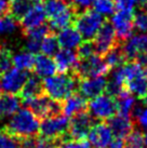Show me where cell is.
Here are the masks:
<instances>
[{
	"mask_svg": "<svg viewBox=\"0 0 147 148\" xmlns=\"http://www.w3.org/2000/svg\"><path fill=\"white\" fill-rule=\"evenodd\" d=\"M39 118L33 111L29 108H21L4 127V133L17 140L35 137L39 133Z\"/></svg>",
	"mask_w": 147,
	"mask_h": 148,
	"instance_id": "obj_1",
	"label": "cell"
},
{
	"mask_svg": "<svg viewBox=\"0 0 147 148\" xmlns=\"http://www.w3.org/2000/svg\"><path fill=\"white\" fill-rule=\"evenodd\" d=\"M77 86L78 79L73 74L53 75L42 81L43 93L51 99L61 103L75 93Z\"/></svg>",
	"mask_w": 147,
	"mask_h": 148,
	"instance_id": "obj_2",
	"label": "cell"
},
{
	"mask_svg": "<svg viewBox=\"0 0 147 148\" xmlns=\"http://www.w3.org/2000/svg\"><path fill=\"white\" fill-rule=\"evenodd\" d=\"M106 22L105 17L94 10L88 9L78 13L73 24L84 40H93L103 24Z\"/></svg>",
	"mask_w": 147,
	"mask_h": 148,
	"instance_id": "obj_3",
	"label": "cell"
},
{
	"mask_svg": "<svg viewBox=\"0 0 147 148\" xmlns=\"http://www.w3.org/2000/svg\"><path fill=\"white\" fill-rule=\"evenodd\" d=\"M109 66L107 65L103 56L98 54H93L90 58H79L76 68L71 74L77 79L92 78V77H100L105 76L109 73Z\"/></svg>",
	"mask_w": 147,
	"mask_h": 148,
	"instance_id": "obj_4",
	"label": "cell"
},
{
	"mask_svg": "<svg viewBox=\"0 0 147 148\" xmlns=\"http://www.w3.org/2000/svg\"><path fill=\"white\" fill-rule=\"evenodd\" d=\"M68 129H69L68 117H66L65 115H57L42 119L39 125V133L42 137L60 140L62 143L63 138L68 134Z\"/></svg>",
	"mask_w": 147,
	"mask_h": 148,
	"instance_id": "obj_5",
	"label": "cell"
},
{
	"mask_svg": "<svg viewBox=\"0 0 147 148\" xmlns=\"http://www.w3.org/2000/svg\"><path fill=\"white\" fill-rule=\"evenodd\" d=\"M25 106H27L39 119H45L47 117L61 115L62 103L51 99L45 93L38 95L32 99L22 102Z\"/></svg>",
	"mask_w": 147,
	"mask_h": 148,
	"instance_id": "obj_6",
	"label": "cell"
},
{
	"mask_svg": "<svg viewBox=\"0 0 147 148\" xmlns=\"http://www.w3.org/2000/svg\"><path fill=\"white\" fill-rule=\"evenodd\" d=\"M88 110L93 118H96L101 121L108 120L110 117L116 115V99L107 93H102L88 103Z\"/></svg>",
	"mask_w": 147,
	"mask_h": 148,
	"instance_id": "obj_7",
	"label": "cell"
},
{
	"mask_svg": "<svg viewBox=\"0 0 147 148\" xmlns=\"http://www.w3.org/2000/svg\"><path fill=\"white\" fill-rule=\"evenodd\" d=\"M133 17H134V9H127V10H118L111 16V23L118 41L124 42L132 36L134 30L133 25Z\"/></svg>",
	"mask_w": 147,
	"mask_h": 148,
	"instance_id": "obj_8",
	"label": "cell"
},
{
	"mask_svg": "<svg viewBox=\"0 0 147 148\" xmlns=\"http://www.w3.org/2000/svg\"><path fill=\"white\" fill-rule=\"evenodd\" d=\"M92 42H93L94 49H95V53L101 56H104L111 49H114L115 47L120 45L113 25L108 22H105L103 24V26L98 30V33L94 37Z\"/></svg>",
	"mask_w": 147,
	"mask_h": 148,
	"instance_id": "obj_9",
	"label": "cell"
},
{
	"mask_svg": "<svg viewBox=\"0 0 147 148\" xmlns=\"http://www.w3.org/2000/svg\"><path fill=\"white\" fill-rule=\"evenodd\" d=\"M28 77L29 74L25 70H21L17 68L9 69L8 71L1 74V77H0L1 90L4 91L5 93L19 94Z\"/></svg>",
	"mask_w": 147,
	"mask_h": 148,
	"instance_id": "obj_10",
	"label": "cell"
},
{
	"mask_svg": "<svg viewBox=\"0 0 147 148\" xmlns=\"http://www.w3.org/2000/svg\"><path fill=\"white\" fill-rule=\"evenodd\" d=\"M93 125V117L89 111H82L71 117L69 120L68 137L74 140H80L87 138L91 127Z\"/></svg>",
	"mask_w": 147,
	"mask_h": 148,
	"instance_id": "obj_11",
	"label": "cell"
},
{
	"mask_svg": "<svg viewBox=\"0 0 147 148\" xmlns=\"http://www.w3.org/2000/svg\"><path fill=\"white\" fill-rule=\"evenodd\" d=\"M114 134L107 122L100 121L91 127L88 138L92 148H107L113 140Z\"/></svg>",
	"mask_w": 147,
	"mask_h": 148,
	"instance_id": "obj_12",
	"label": "cell"
},
{
	"mask_svg": "<svg viewBox=\"0 0 147 148\" xmlns=\"http://www.w3.org/2000/svg\"><path fill=\"white\" fill-rule=\"evenodd\" d=\"M121 50L127 62L134 61L139 54H143L147 51V35L142 33L131 36L121 45Z\"/></svg>",
	"mask_w": 147,
	"mask_h": 148,
	"instance_id": "obj_13",
	"label": "cell"
},
{
	"mask_svg": "<svg viewBox=\"0 0 147 148\" xmlns=\"http://www.w3.org/2000/svg\"><path fill=\"white\" fill-rule=\"evenodd\" d=\"M107 80L105 76L100 77H92V78H84L79 80V92L80 94L88 99H94L98 95L102 94L106 89Z\"/></svg>",
	"mask_w": 147,
	"mask_h": 148,
	"instance_id": "obj_14",
	"label": "cell"
},
{
	"mask_svg": "<svg viewBox=\"0 0 147 148\" xmlns=\"http://www.w3.org/2000/svg\"><path fill=\"white\" fill-rule=\"evenodd\" d=\"M79 58L77 52L73 50L62 49L58 50L54 55V62L56 65V70L60 74H67L68 71L73 73L78 64Z\"/></svg>",
	"mask_w": 147,
	"mask_h": 148,
	"instance_id": "obj_15",
	"label": "cell"
},
{
	"mask_svg": "<svg viewBox=\"0 0 147 148\" xmlns=\"http://www.w3.org/2000/svg\"><path fill=\"white\" fill-rule=\"evenodd\" d=\"M107 124L109 125L115 137H119V138L127 137L134 130V124L131 117L119 115V114L110 117L107 120Z\"/></svg>",
	"mask_w": 147,
	"mask_h": 148,
	"instance_id": "obj_16",
	"label": "cell"
},
{
	"mask_svg": "<svg viewBox=\"0 0 147 148\" xmlns=\"http://www.w3.org/2000/svg\"><path fill=\"white\" fill-rule=\"evenodd\" d=\"M45 17L47 15H45V8H43V2H42V0H39L29 9L28 12L26 13L20 21L21 26H22L23 30L33 28V27L43 24Z\"/></svg>",
	"mask_w": 147,
	"mask_h": 148,
	"instance_id": "obj_17",
	"label": "cell"
},
{
	"mask_svg": "<svg viewBox=\"0 0 147 148\" xmlns=\"http://www.w3.org/2000/svg\"><path fill=\"white\" fill-rule=\"evenodd\" d=\"M88 110V101L80 93H74L62 103V112L66 117H73Z\"/></svg>",
	"mask_w": 147,
	"mask_h": 148,
	"instance_id": "obj_18",
	"label": "cell"
},
{
	"mask_svg": "<svg viewBox=\"0 0 147 148\" xmlns=\"http://www.w3.org/2000/svg\"><path fill=\"white\" fill-rule=\"evenodd\" d=\"M57 42L62 49H77L81 45L82 37L74 26H67L61 29L57 35Z\"/></svg>",
	"mask_w": 147,
	"mask_h": 148,
	"instance_id": "obj_19",
	"label": "cell"
},
{
	"mask_svg": "<svg viewBox=\"0 0 147 148\" xmlns=\"http://www.w3.org/2000/svg\"><path fill=\"white\" fill-rule=\"evenodd\" d=\"M34 70L39 78H48L55 75L56 73V65L54 60L51 56L40 54L37 55L35 60V65H34Z\"/></svg>",
	"mask_w": 147,
	"mask_h": 148,
	"instance_id": "obj_20",
	"label": "cell"
},
{
	"mask_svg": "<svg viewBox=\"0 0 147 148\" xmlns=\"http://www.w3.org/2000/svg\"><path fill=\"white\" fill-rule=\"evenodd\" d=\"M42 93H43L42 81L37 75H32L26 80V82H25L22 91L19 93V95L21 97V101L25 102V101L34 99V97H36Z\"/></svg>",
	"mask_w": 147,
	"mask_h": 148,
	"instance_id": "obj_21",
	"label": "cell"
},
{
	"mask_svg": "<svg viewBox=\"0 0 147 148\" xmlns=\"http://www.w3.org/2000/svg\"><path fill=\"white\" fill-rule=\"evenodd\" d=\"M116 103H117V111L119 115L131 117L132 110L135 106V101L132 94L126 88L116 97Z\"/></svg>",
	"mask_w": 147,
	"mask_h": 148,
	"instance_id": "obj_22",
	"label": "cell"
},
{
	"mask_svg": "<svg viewBox=\"0 0 147 148\" xmlns=\"http://www.w3.org/2000/svg\"><path fill=\"white\" fill-rule=\"evenodd\" d=\"M42 2L45 15L49 20L54 18L68 9L73 8L69 3V0H42Z\"/></svg>",
	"mask_w": 147,
	"mask_h": 148,
	"instance_id": "obj_23",
	"label": "cell"
},
{
	"mask_svg": "<svg viewBox=\"0 0 147 148\" xmlns=\"http://www.w3.org/2000/svg\"><path fill=\"white\" fill-rule=\"evenodd\" d=\"M39 0H10V11L9 14L20 22L23 16L28 12V10Z\"/></svg>",
	"mask_w": 147,
	"mask_h": 148,
	"instance_id": "obj_24",
	"label": "cell"
},
{
	"mask_svg": "<svg viewBox=\"0 0 147 148\" xmlns=\"http://www.w3.org/2000/svg\"><path fill=\"white\" fill-rule=\"evenodd\" d=\"M0 104L3 116H12L20 109V105L22 104L21 97L16 94L4 93L0 97Z\"/></svg>",
	"mask_w": 147,
	"mask_h": 148,
	"instance_id": "obj_25",
	"label": "cell"
},
{
	"mask_svg": "<svg viewBox=\"0 0 147 148\" xmlns=\"http://www.w3.org/2000/svg\"><path fill=\"white\" fill-rule=\"evenodd\" d=\"M105 62L107 63V65L109 66L110 69H115L123 66L127 63V60L123 55V52L121 50V45H119L117 47H115L114 49H111L107 54H105L104 56Z\"/></svg>",
	"mask_w": 147,
	"mask_h": 148,
	"instance_id": "obj_26",
	"label": "cell"
},
{
	"mask_svg": "<svg viewBox=\"0 0 147 148\" xmlns=\"http://www.w3.org/2000/svg\"><path fill=\"white\" fill-rule=\"evenodd\" d=\"M35 55L34 53H30L28 51L21 52L17 53L16 55L13 56V65L15 66V68L21 70H32L35 65Z\"/></svg>",
	"mask_w": 147,
	"mask_h": 148,
	"instance_id": "obj_27",
	"label": "cell"
},
{
	"mask_svg": "<svg viewBox=\"0 0 147 148\" xmlns=\"http://www.w3.org/2000/svg\"><path fill=\"white\" fill-rule=\"evenodd\" d=\"M58 42H57V38L54 34L50 33L45 36L40 43V51L42 54L48 55V56H52L55 55L56 52L58 51Z\"/></svg>",
	"mask_w": 147,
	"mask_h": 148,
	"instance_id": "obj_28",
	"label": "cell"
},
{
	"mask_svg": "<svg viewBox=\"0 0 147 148\" xmlns=\"http://www.w3.org/2000/svg\"><path fill=\"white\" fill-rule=\"evenodd\" d=\"M93 10L103 16L113 15L116 11L115 0H95L93 3Z\"/></svg>",
	"mask_w": 147,
	"mask_h": 148,
	"instance_id": "obj_29",
	"label": "cell"
},
{
	"mask_svg": "<svg viewBox=\"0 0 147 148\" xmlns=\"http://www.w3.org/2000/svg\"><path fill=\"white\" fill-rule=\"evenodd\" d=\"M50 33H51L50 26L45 24V23L39 25V26L33 27V28L23 30V34L27 37V39H35V40H39V41H41Z\"/></svg>",
	"mask_w": 147,
	"mask_h": 148,
	"instance_id": "obj_30",
	"label": "cell"
},
{
	"mask_svg": "<svg viewBox=\"0 0 147 148\" xmlns=\"http://www.w3.org/2000/svg\"><path fill=\"white\" fill-rule=\"evenodd\" d=\"M124 148H144L143 133L139 130H133L127 136L124 142Z\"/></svg>",
	"mask_w": 147,
	"mask_h": 148,
	"instance_id": "obj_31",
	"label": "cell"
},
{
	"mask_svg": "<svg viewBox=\"0 0 147 148\" xmlns=\"http://www.w3.org/2000/svg\"><path fill=\"white\" fill-rule=\"evenodd\" d=\"M133 25L134 28L142 32V33H147V10H141L139 12H134V17H133Z\"/></svg>",
	"mask_w": 147,
	"mask_h": 148,
	"instance_id": "obj_32",
	"label": "cell"
},
{
	"mask_svg": "<svg viewBox=\"0 0 147 148\" xmlns=\"http://www.w3.org/2000/svg\"><path fill=\"white\" fill-rule=\"evenodd\" d=\"M16 21L10 14L0 17V35L11 34L16 29Z\"/></svg>",
	"mask_w": 147,
	"mask_h": 148,
	"instance_id": "obj_33",
	"label": "cell"
},
{
	"mask_svg": "<svg viewBox=\"0 0 147 148\" xmlns=\"http://www.w3.org/2000/svg\"><path fill=\"white\" fill-rule=\"evenodd\" d=\"M95 52L94 45L92 40H84V42H81V45L77 48V55L80 58H90L91 55H93Z\"/></svg>",
	"mask_w": 147,
	"mask_h": 148,
	"instance_id": "obj_34",
	"label": "cell"
},
{
	"mask_svg": "<svg viewBox=\"0 0 147 148\" xmlns=\"http://www.w3.org/2000/svg\"><path fill=\"white\" fill-rule=\"evenodd\" d=\"M0 148H21L20 140L8 134L0 135Z\"/></svg>",
	"mask_w": 147,
	"mask_h": 148,
	"instance_id": "obj_35",
	"label": "cell"
},
{
	"mask_svg": "<svg viewBox=\"0 0 147 148\" xmlns=\"http://www.w3.org/2000/svg\"><path fill=\"white\" fill-rule=\"evenodd\" d=\"M94 1L95 0H69V3L75 10V12L78 14L90 9V7L93 5Z\"/></svg>",
	"mask_w": 147,
	"mask_h": 148,
	"instance_id": "obj_36",
	"label": "cell"
},
{
	"mask_svg": "<svg viewBox=\"0 0 147 148\" xmlns=\"http://www.w3.org/2000/svg\"><path fill=\"white\" fill-rule=\"evenodd\" d=\"M62 148H92V145L90 144L89 140H87V138L80 140H66L64 143L61 144Z\"/></svg>",
	"mask_w": 147,
	"mask_h": 148,
	"instance_id": "obj_37",
	"label": "cell"
},
{
	"mask_svg": "<svg viewBox=\"0 0 147 148\" xmlns=\"http://www.w3.org/2000/svg\"><path fill=\"white\" fill-rule=\"evenodd\" d=\"M61 146L60 140H50L40 136L39 138H37L36 142V148H58Z\"/></svg>",
	"mask_w": 147,
	"mask_h": 148,
	"instance_id": "obj_38",
	"label": "cell"
},
{
	"mask_svg": "<svg viewBox=\"0 0 147 148\" xmlns=\"http://www.w3.org/2000/svg\"><path fill=\"white\" fill-rule=\"evenodd\" d=\"M139 0H115L116 8L118 10H127L133 9L135 4H137Z\"/></svg>",
	"mask_w": 147,
	"mask_h": 148,
	"instance_id": "obj_39",
	"label": "cell"
},
{
	"mask_svg": "<svg viewBox=\"0 0 147 148\" xmlns=\"http://www.w3.org/2000/svg\"><path fill=\"white\" fill-rule=\"evenodd\" d=\"M135 118H136L139 125L144 127L145 130H147V106L145 108L142 107V109L139 110V112L137 114V116Z\"/></svg>",
	"mask_w": 147,
	"mask_h": 148,
	"instance_id": "obj_40",
	"label": "cell"
},
{
	"mask_svg": "<svg viewBox=\"0 0 147 148\" xmlns=\"http://www.w3.org/2000/svg\"><path fill=\"white\" fill-rule=\"evenodd\" d=\"M40 43L41 41L35 40V39H27L26 42V49L30 53H36L40 50Z\"/></svg>",
	"mask_w": 147,
	"mask_h": 148,
	"instance_id": "obj_41",
	"label": "cell"
},
{
	"mask_svg": "<svg viewBox=\"0 0 147 148\" xmlns=\"http://www.w3.org/2000/svg\"><path fill=\"white\" fill-rule=\"evenodd\" d=\"M19 140H20L21 148H36L37 138L35 137H25Z\"/></svg>",
	"mask_w": 147,
	"mask_h": 148,
	"instance_id": "obj_42",
	"label": "cell"
},
{
	"mask_svg": "<svg viewBox=\"0 0 147 148\" xmlns=\"http://www.w3.org/2000/svg\"><path fill=\"white\" fill-rule=\"evenodd\" d=\"M10 0H0V17L9 15Z\"/></svg>",
	"mask_w": 147,
	"mask_h": 148,
	"instance_id": "obj_43",
	"label": "cell"
},
{
	"mask_svg": "<svg viewBox=\"0 0 147 148\" xmlns=\"http://www.w3.org/2000/svg\"><path fill=\"white\" fill-rule=\"evenodd\" d=\"M107 148H124V140L119 138V137H115L110 142V144L108 145Z\"/></svg>",
	"mask_w": 147,
	"mask_h": 148,
	"instance_id": "obj_44",
	"label": "cell"
},
{
	"mask_svg": "<svg viewBox=\"0 0 147 148\" xmlns=\"http://www.w3.org/2000/svg\"><path fill=\"white\" fill-rule=\"evenodd\" d=\"M143 138H144V148H147V131L143 134Z\"/></svg>",
	"mask_w": 147,
	"mask_h": 148,
	"instance_id": "obj_45",
	"label": "cell"
},
{
	"mask_svg": "<svg viewBox=\"0 0 147 148\" xmlns=\"http://www.w3.org/2000/svg\"><path fill=\"white\" fill-rule=\"evenodd\" d=\"M141 101H142V103H143L144 105H145V106H147V92H146V94L144 95L143 99H141Z\"/></svg>",
	"mask_w": 147,
	"mask_h": 148,
	"instance_id": "obj_46",
	"label": "cell"
},
{
	"mask_svg": "<svg viewBox=\"0 0 147 148\" xmlns=\"http://www.w3.org/2000/svg\"><path fill=\"white\" fill-rule=\"evenodd\" d=\"M2 109H1V104H0V117H2Z\"/></svg>",
	"mask_w": 147,
	"mask_h": 148,
	"instance_id": "obj_47",
	"label": "cell"
},
{
	"mask_svg": "<svg viewBox=\"0 0 147 148\" xmlns=\"http://www.w3.org/2000/svg\"><path fill=\"white\" fill-rule=\"evenodd\" d=\"M1 91L2 90H1V86H0V94H1Z\"/></svg>",
	"mask_w": 147,
	"mask_h": 148,
	"instance_id": "obj_48",
	"label": "cell"
},
{
	"mask_svg": "<svg viewBox=\"0 0 147 148\" xmlns=\"http://www.w3.org/2000/svg\"><path fill=\"white\" fill-rule=\"evenodd\" d=\"M58 148H62V147H61V146H60V147H58Z\"/></svg>",
	"mask_w": 147,
	"mask_h": 148,
	"instance_id": "obj_49",
	"label": "cell"
},
{
	"mask_svg": "<svg viewBox=\"0 0 147 148\" xmlns=\"http://www.w3.org/2000/svg\"><path fill=\"white\" fill-rule=\"evenodd\" d=\"M0 135H1V132H0Z\"/></svg>",
	"mask_w": 147,
	"mask_h": 148,
	"instance_id": "obj_50",
	"label": "cell"
},
{
	"mask_svg": "<svg viewBox=\"0 0 147 148\" xmlns=\"http://www.w3.org/2000/svg\"><path fill=\"white\" fill-rule=\"evenodd\" d=\"M146 54H147V53H146Z\"/></svg>",
	"mask_w": 147,
	"mask_h": 148,
	"instance_id": "obj_51",
	"label": "cell"
}]
</instances>
